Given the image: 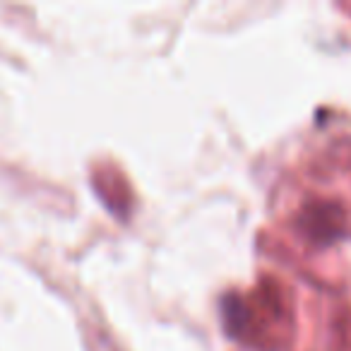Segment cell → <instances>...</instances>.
Wrapping results in <instances>:
<instances>
[{
	"instance_id": "6da1fadb",
	"label": "cell",
	"mask_w": 351,
	"mask_h": 351,
	"mask_svg": "<svg viewBox=\"0 0 351 351\" xmlns=\"http://www.w3.org/2000/svg\"><path fill=\"white\" fill-rule=\"evenodd\" d=\"M303 236L317 245H327L335 239H339L346 226V215L339 202L332 200H313L301 210L298 217Z\"/></svg>"
}]
</instances>
